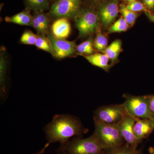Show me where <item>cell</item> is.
Masks as SVG:
<instances>
[{"mask_svg": "<svg viewBox=\"0 0 154 154\" xmlns=\"http://www.w3.org/2000/svg\"><path fill=\"white\" fill-rule=\"evenodd\" d=\"M149 152L150 154H154V148L152 147L149 148Z\"/></svg>", "mask_w": 154, "mask_h": 154, "instance_id": "obj_31", "label": "cell"}, {"mask_svg": "<svg viewBox=\"0 0 154 154\" xmlns=\"http://www.w3.org/2000/svg\"><path fill=\"white\" fill-rule=\"evenodd\" d=\"M128 114L122 104L103 106L94 111V121L107 124H118Z\"/></svg>", "mask_w": 154, "mask_h": 154, "instance_id": "obj_5", "label": "cell"}, {"mask_svg": "<svg viewBox=\"0 0 154 154\" xmlns=\"http://www.w3.org/2000/svg\"><path fill=\"white\" fill-rule=\"evenodd\" d=\"M75 19L76 25L81 36H88L97 30L99 25L98 16L94 11L90 9L80 11Z\"/></svg>", "mask_w": 154, "mask_h": 154, "instance_id": "obj_6", "label": "cell"}, {"mask_svg": "<svg viewBox=\"0 0 154 154\" xmlns=\"http://www.w3.org/2000/svg\"><path fill=\"white\" fill-rule=\"evenodd\" d=\"M84 56L93 65L99 67L105 70H107L109 68L108 61L109 59L105 54L97 53L84 55Z\"/></svg>", "mask_w": 154, "mask_h": 154, "instance_id": "obj_15", "label": "cell"}, {"mask_svg": "<svg viewBox=\"0 0 154 154\" xmlns=\"http://www.w3.org/2000/svg\"><path fill=\"white\" fill-rule=\"evenodd\" d=\"M105 149L93 134L87 138L75 137L62 144L59 152L60 154H102Z\"/></svg>", "mask_w": 154, "mask_h": 154, "instance_id": "obj_2", "label": "cell"}, {"mask_svg": "<svg viewBox=\"0 0 154 154\" xmlns=\"http://www.w3.org/2000/svg\"><path fill=\"white\" fill-rule=\"evenodd\" d=\"M107 39L102 33L99 32L96 36L94 44L95 49L99 51H104L107 48Z\"/></svg>", "mask_w": 154, "mask_h": 154, "instance_id": "obj_24", "label": "cell"}, {"mask_svg": "<svg viewBox=\"0 0 154 154\" xmlns=\"http://www.w3.org/2000/svg\"><path fill=\"white\" fill-rule=\"evenodd\" d=\"M81 0H57L51 7L50 14L54 18H75L79 14Z\"/></svg>", "mask_w": 154, "mask_h": 154, "instance_id": "obj_7", "label": "cell"}, {"mask_svg": "<svg viewBox=\"0 0 154 154\" xmlns=\"http://www.w3.org/2000/svg\"><path fill=\"white\" fill-rule=\"evenodd\" d=\"M145 14L146 16L148 18L150 21L154 22V14H152L149 11H145Z\"/></svg>", "mask_w": 154, "mask_h": 154, "instance_id": "obj_29", "label": "cell"}, {"mask_svg": "<svg viewBox=\"0 0 154 154\" xmlns=\"http://www.w3.org/2000/svg\"><path fill=\"white\" fill-rule=\"evenodd\" d=\"M88 131L79 119L69 114L54 116L52 121L45 128L50 143L58 142L65 143L70 138L79 137Z\"/></svg>", "mask_w": 154, "mask_h": 154, "instance_id": "obj_1", "label": "cell"}, {"mask_svg": "<svg viewBox=\"0 0 154 154\" xmlns=\"http://www.w3.org/2000/svg\"><path fill=\"white\" fill-rule=\"evenodd\" d=\"M120 11L128 25L132 26L135 22L138 14L136 12L128 10L123 5H120Z\"/></svg>", "mask_w": 154, "mask_h": 154, "instance_id": "obj_20", "label": "cell"}, {"mask_svg": "<svg viewBox=\"0 0 154 154\" xmlns=\"http://www.w3.org/2000/svg\"><path fill=\"white\" fill-rule=\"evenodd\" d=\"M121 49V42L119 40H116L113 42L103 51V52L109 59L115 60L118 57Z\"/></svg>", "mask_w": 154, "mask_h": 154, "instance_id": "obj_18", "label": "cell"}, {"mask_svg": "<svg viewBox=\"0 0 154 154\" xmlns=\"http://www.w3.org/2000/svg\"><path fill=\"white\" fill-rule=\"evenodd\" d=\"M128 28V24L123 17L119 18L117 21L110 26L109 33H116L126 31Z\"/></svg>", "mask_w": 154, "mask_h": 154, "instance_id": "obj_21", "label": "cell"}, {"mask_svg": "<svg viewBox=\"0 0 154 154\" xmlns=\"http://www.w3.org/2000/svg\"><path fill=\"white\" fill-rule=\"evenodd\" d=\"M35 45L39 49L49 53L52 55L53 54V51L51 44L49 39L47 37H46V35H37Z\"/></svg>", "mask_w": 154, "mask_h": 154, "instance_id": "obj_19", "label": "cell"}, {"mask_svg": "<svg viewBox=\"0 0 154 154\" xmlns=\"http://www.w3.org/2000/svg\"><path fill=\"white\" fill-rule=\"evenodd\" d=\"M33 16L30 13V9L27 8L14 16L6 17V22L21 25L33 26Z\"/></svg>", "mask_w": 154, "mask_h": 154, "instance_id": "obj_14", "label": "cell"}, {"mask_svg": "<svg viewBox=\"0 0 154 154\" xmlns=\"http://www.w3.org/2000/svg\"><path fill=\"white\" fill-rule=\"evenodd\" d=\"M125 1L127 2H134V1H136V0H124Z\"/></svg>", "mask_w": 154, "mask_h": 154, "instance_id": "obj_32", "label": "cell"}, {"mask_svg": "<svg viewBox=\"0 0 154 154\" xmlns=\"http://www.w3.org/2000/svg\"><path fill=\"white\" fill-rule=\"evenodd\" d=\"M122 103L128 115L136 119L154 118L150 108L147 96H135L124 94Z\"/></svg>", "mask_w": 154, "mask_h": 154, "instance_id": "obj_4", "label": "cell"}, {"mask_svg": "<svg viewBox=\"0 0 154 154\" xmlns=\"http://www.w3.org/2000/svg\"><path fill=\"white\" fill-rule=\"evenodd\" d=\"M37 35L34 34L30 30H26L22 34L20 41L24 44L35 45L37 39Z\"/></svg>", "mask_w": 154, "mask_h": 154, "instance_id": "obj_23", "label": "cell"}, {"mask_svg": "<svg viewBox=\"0 0 154 154\" xmlns=\"http://www.w3.org/2000/svg\"><path fill=\"white\" fill-rule=\"evenodd\" d=\"M50 144V143H46V144H45V145L44 146V147L40 151L36 153V154H43L44 153L45 151V150H46V149H47L48 147L49 146Z\"/></svg>", "mask_w": 154, "mask_h": 154, "instance_id": "obj_30", "label": "cell"}, {"mask_svg": "<svg viewBox=\"0 0 154 154\" xmlns=\"http://www.w3.org/2000/svg\"><path fill=\"white\" fill-rule=\"evenodd\" d=\"M149 99L150 108L152 113L154 114V95H147Z\"/></svg>", "mask_w": 154, "mask_h": 154, "instance_id": "obj_27", "label": "cell"}, {"mask_svg": "<svg viewBox=\"0 0 154 154\" xmlns=\"http://www.w3.org/2000/svg\"><path fill=\"white\" fill-rule=\"evenodd\" d=\"M143 2L146 7L149 10L154 9V0H143Z\"/></svg>", "mask_w": 154, "mask_h": 154, "instance_id": "obj_28", "label": "cell"}, {"mask_svg": "<svg viewBox=\"0 0 154 154\" xmlns=\"http://www.w3.org/2000/svg\"><path fill=\"white\" fill-rule=\"evenodd\" d=\"M52 34L58 38L65 39L71 32V26L68 19L66 18L57 19L51 26Z\"/></svg>", "mask_w": 154, "mask_h": 154, "instance_id": "obj_12", "label": "cell"}, {"mask_svg": "<svg viewBox=\"0 0 154 154\" xmlns=\"http://www.w3.org/2000/svg\"><path fill=\"white\" fill-rule=\"evenodd\" d=\"M118 0H110L99 9L100 19L105 26H108L116 19L118 13Z\"/></svg>", "mask_w": 154, "mask_h": 154, "instance_id": "obj_10", "label": "cell"}, {"mask_svg": "<svg viewBox=\"0 0 154 154\" xmlns=\"http://www.w3.org/2000/svg\"><path fill=\"white\" fill-rule=\"evenodd\" d=\"M126 7L128 10L134 12H140L142 11L145 12L147 11L143 4L138 1H136L132 2L129 3Z\"/></svg>", "mask_w": 154, "mask_h": 154, "instance_id": "obj_25", "label": "cell"}, {"mask_svg": "<svg viewBox=\"0 0 154 154\" xmlns=\"http://www.w3.org/2000/svg\"><path fill=\"white\" fill-rule=\"evenodd\" d=\"M136 118L129 115L125 116L119 123V129L125 143L137 149L140 142L137 139L134 132V125Z\"/></svg>", "mask_w": 154, "mask_h": 154, "instance_id": "obj_9", "label": "cell"}, {"mask_svg": "<svg viewBox=\"0 0 154 154\" xmlns=\"http://www.w3.org/2000/svg\"><path fill=\"white\" fill-rule=\"evenodd\" d=\"M33 26L39 35H47L48 33L50 20L43 12H34L33 16Z\"/></svg>", "mask_w": 154, "mask_h": 154, "instance_id": "obj_13", "label": "cell"}, {"mask_svg": "<svg viewBox=\"0 0 154 154\" xmlns=\"http://www.w3.org/2000/svg\"><path fill=\"white\" fill-rule=\"evenodd\" d=\"M91 1H94V2H97V1H99V0H91Z\"/></svg>", "mask_w": 154, "mask_h": 154, "instance_id": "obj_33", "label": "cell"}, {"mask_svg": "<svg viewBox=\"0 0 154 154\" xmlns=\"http://www.w3.org/2000/svg\"><path fill=\"white\" fill-rule=\"evenodd\" d=\"M102 154H142L141 151L125 143L117 147L105 149Z\"/></svg>", "mask_w": 154, "mask_h": 154, "instance_id": "obj_16", "label": "cell"}, {"mask_svg": "<svg viewBox=\"0 0 154 154\" xmlns=\"http://www.w3.org/2000/svg\"><path fill=\"white\" fill-rule=\"evenodd\" d=\"M94 121V135L104 148H113L125 144V142L119 132V123L107 124L99 122Z\"/></svg>", "mask_w": 154, "mask_h": 154, "instance_id": "obj_3", "label": "cell"}, {"mask_svg": "<svg viewBox=\"0 0 154 154\" xmlns=\"http://www.w3.org/2000/svg\"><path fill=\"white\" fill-rule=\"evenodd\" d=\"M0 79H1V86L3 85L5 82V78L6 71V61L5 60V57L3 55V53H1V60H0Z\"/></svg>", "mask_w": 154, "mask_h": 154, "instance_id": "obj_26", "label": "cell"}, {"mask_svg": "<svg viewBox=\"0 0 154 154\" xmlns=\"http://www.w3.org/2000/svg\"><path fill=\"white\" fill-rule=\"evenodd\" d=\"M93 46V41L91 39H89L75 46V49L79 53L91 54L94 52Z\"/></svg>", "mask_w": 154, "mask_h": 154, "instance_id": "obj_22", "label": "cell"}, {"mask_svg": "<svg viewBox=\"0 0 154 154\" xmlns=\"http://www.w3.org/2000/svg\"><path fill=\"white\" fill-rule=\"evenodd\" d=\"M46 36L51 44L53 51V55L55 57L63 58L70 56L75 53V44L74 42L57 38L54 36L52 33H49Z\"/></svg>", "mask_w": 154, "mask_h": 154, "instance_id": "obj_8", "label": "cell"}, {"mask_svg": "<svg viewBox=\"0 0 154 154\" xmlns=\"http://www.w3.org/2000/svg\"><path fill=\"white\" fill-rule=\"evenodd\" d=\"M154 131V118L137 119L134 132L137 139L141 142Z\"/></svg>", "mask_w": 154, "mask_h": 154, "instance_id": "obj_11", "label": "cell"}, {"mask_svg": "<svg viewBox=\"0 0 154 154\" xmlns=\"http://www.w3.org/2000/svg\"><path fill=\"white\" fill-rule=\"evenodd\" d=\"M28 8L34 12H41L49 8L48 0H25Z\"/></svg>", "mask_w": 154, "mask_h": 154, "instance_id": "obj_17", "label": "cell"}]
</instances>
